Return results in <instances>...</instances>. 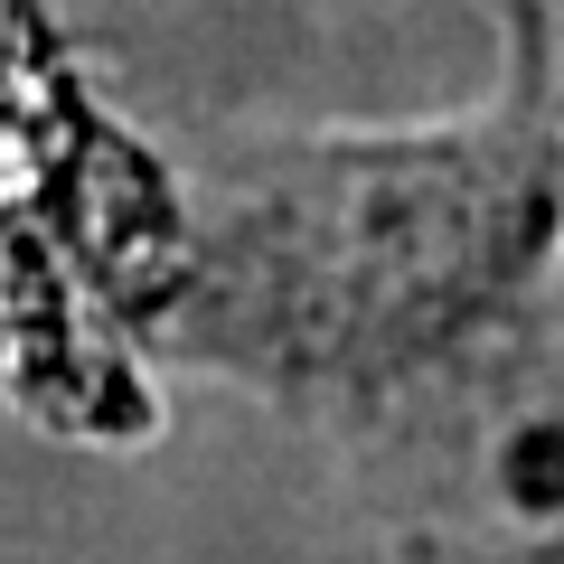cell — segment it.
I'll return each instance as SVG.
<instances>
[{
  "label": "cell",
  "mask_w": 564,
  "mask_h": 564,
  "mask_svg": "<svg viewBox=\"0 0 564 564\" xmlns=\"http://www.w3.org/2000/svg\"><path fill=\"white\" fill-rule=\"evenodd\" d=\"M555 0L470 104L170 170L151 358L339 443L433 564H555Z\"/></svg>",
  "instance_id": "obj_1"
}]
</instances>
